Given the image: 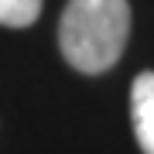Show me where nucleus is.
Returning a JSON list of instances; mask_svg holds the SVG:
<instances>
[{"instance_id":"f03ea898","label":"nucleus","mask_w":154,"mask_h":154,"mask_svg":"<svg viewBox=\"0 0 154 154\" xmlns=\"http://www.w3.org/2000/svg\"><path fill=\"white\" fill-rule=\"evenodd\" d=\"M130 123L144 154H154V72H140L130 86Z\"/></svg>"},{"instance_id":"f257e3e1","label":"nucleus","mask_w":154,"mask_h":154,"mask_svg":"<svg viewBox=\"0 0 154 154\" xmlns=\"http://www.w3.org/2000/svg\"><path fill=\"white\" fill-rule=\"evenodd\" d=\"M130 38L127 0H69L58 21V48L82 75H103L120 62Z\"/></svg>"},{"instance_id":"7ed1b4c3","label":"nucleus","mask_w":154,"mask_h":154,"mask_svg":"<svg viewBox=\"0 0 154 154\" xmlns=\"http://www.w3.org/2000/svg\"><path fill=\"white\" fill-rule=\"evenodd\" d=\"M41 17V0H0V24L4 28H28Z\"/></svg>"}]
</instances>
